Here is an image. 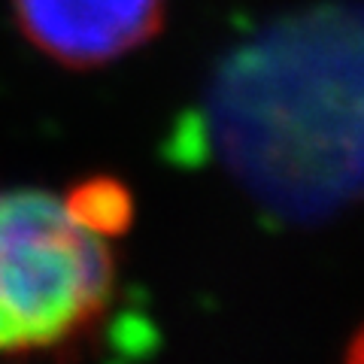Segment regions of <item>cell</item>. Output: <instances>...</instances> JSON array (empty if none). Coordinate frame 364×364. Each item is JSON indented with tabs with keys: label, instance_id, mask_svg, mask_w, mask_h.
<instances>
[{
	"label": "cell",
	"instance_id": "277c9868",
	"mask_svg": "<svg viewBox=\"0 0 364 364\" xmlns=\"http://www.w3.org/2000/svg\"><path fill=\"white\" fill-rule=\"evenodd\" d=\"M70 210L100 234L116 237L131 222V198L116 179H88L70 191Z\"/></svg>",
	"mask_w": 364,
	"mask_h": 364
},
{
	"label": "cell",
	"instance_id": "6da1fadb",
	"mask_svg": "<svg viewBox=\"0 0 364 364\" xmlns=\"http://www.w3.org/2000/svg\"><path fill=\"white\" fill-rule=\"evenodd\" d=\"M225 161L294 215L364 195V6L325 9L246 46L213 91Z\"/></svg>",
	"mask_w": 364,
	"mask_h": 364
},
{
	"label": "cell",
	"instance_id": "7a4b0ae2",
	"mask_svg": "<svg viewBox=\"0 0 364 364\" xmlns=\"http://www.w3.org/2000/svg\"><path fill=\"white\" fill-rule=\"evenodd\" d=\"M109 237L49 191H0V352L85 340L116 294Z\"/></svg>",
	"mask_w": 364,
	"mask_h": 364
},
{
	"label": "cell",
	"instance_id": "5b68a950",
	"mask_svg": "<svg viewBox=\"0 0 364 364\" xmlns=\"http://www.w3.org/2000/svg\"><path fill=\"white\" fill-rule=\"evenodd\" d=\"M349 358H352V361H364V328L355 334V340H352V346H349Z\"/></svg>",
	"mask_w": 364,
	"mask_h": 364
},
{
	"label": "cell",
	"instance_id": "3957f363",
	"mask_svg": "<svg viewBox=\"0 0 364 364\" xmlns=\"http://www.w3.org/2000/svg\"><path fill=\"white\" fill-rule=\"evenodd\" d=\"M25 40L70 70H91L149 43L164 0H9Z\"/></svg>",
	"mask_w": 364,
	"mask_h": 364
}]
</instances>
